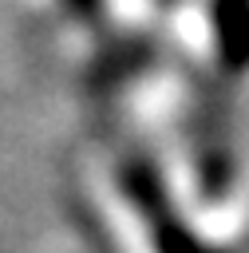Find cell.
<instances>
[{
	"mask_svg": "<svg viewBox=\"0 0 249 253\" xmlns=\"http://www.w3.org/2000/svg\"><path fill=\"white\" fill-rule=\"evenodd\" d=\"M221 43L233 63L249 59V0H221Z\"/></svg>",
	"mask_w": 249,
	"mask_h": 253,
	"instance_id": "1",
	"label": "cell"
}]
</instances>
